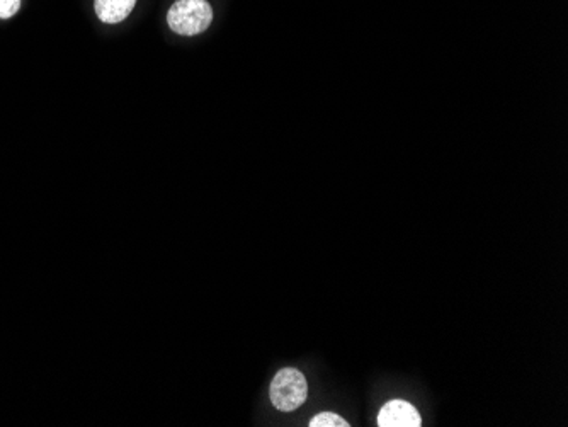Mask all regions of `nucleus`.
<instances>
[{
  "mask_svg": "<svg viewBox=\"0 0 568 427\" xmlns=\"http://www.w3.org/2000/svg\"><path fill=\"white\" fill-rule=\"evenodd\" d=\"M378 426L380 427H420L422 419L413 407L405 400H390L385 404L378 414Z\"/></svg>",
  "mask_w": 568,
  "mask_h": 427,
  "instance_id": "nucleus-3",
  "label": "nucleus"
},
{
  "mask_svg": "<svg viewBox=\"0 0 568 427\" xmlns=\"http://www.w3.org/2000/svg\"><path fill=\"white\" fill-rule=\"evenodd\" d=\"M20 9V0H0V20L14 18Z\"/></svg>",
  "mask_w": 568,
  "mask_h": 427,
  "instance_id": "nucleus-6",
  "label": "nucleus"
},
{
  "mask_svg": "<svg viewBox=\"0 0 568 427\" xmlns=\"http://www.w3.org/2000/svg\"><path fill=\"white\" fill-rule=\"evenodd\" d=\"M271 402L281 412H293L301 407L308 397V383L300 369L277 371L271 382Z\"/></svg>",
  "mask_w": 568,
  "mask_h": 427,
  "instance_id": "nucleus-2",
  "label": "nucleus"
},
{
  "mask_svg": "<svg viewBox=\"0 0 568 427\" xmlns=\"http://www.w3.org/2000/svg\"><path fill=\"white\" fill-rule=\"evenodd\" d=\"M213 20V9L208 0H177L169 12L167 24L180 36H196L204 33Z\"/></svg>",
  "mask_w": 568,
  "mask_h": 427,
  "instance_id": "nucleus-1",
  "label": "nucleus"
},
{
  "mask_svg": "<svg viewBox=\"0 0 568 427\" xmlns=\"http://www.w3.org/2000/svg\"><path fill=\"white\" fill-rule=\"evenodd\" d=\"M137 2L138 0H94V11L104 24H118L133 12Z\"/></svg>",
  "mask_w": 568,
  "mask_h": 427,
  "instance_id": "nucleus-4",
  "label": "nucleus"
},
{
  "mask_svg": "<svg viewBox=\"0 0 568 427\" xmlns=\"http://www.w3.org/2000/svg\"><path fill=\"white\" fill-rule=\"evenodd\" d=\"M310 427H349L348 421H344L340 415L333 414V412H322L318 415H315L310 421Z\"/></svg>",
  "mask_w": 568,
  "mask_h": 427,
  "instance_id": "nucleus-5",
  "label": "nucleus"
}]
</instances>
